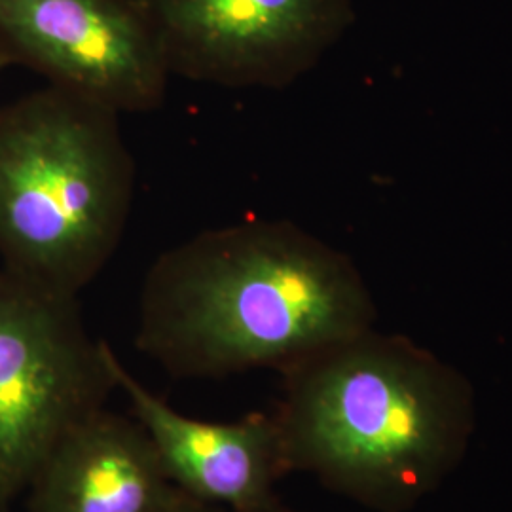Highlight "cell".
<instances>
[{
	"label": "cell",
	"mask_w": 512,
	"mask_h": 512,
	"mask_svg": "<svg viewBox=\"0 0 512 512\" xmlns=\"http://www.w3.org/2000/svg\"><path fill=\"white\" fill-rule=\"evenodd\" d=\"M133 194L120 114L55 86L0 107L2 270L78 296L116 255Z\"/></svg>",
	"instance_id": "3"
},
{
	"label": "cell",
	"mask_w": 512,
	"mask_h": 512,
	"mask_svg": "<svg viewBox=\"0 0 512 512\" xmlns=\"http://www.w3.org/2000/svg\"><path fill=\"white\" fill-rule=\"evenodd\" d=\"M0 512H10V507H4V505H0Z\"/></svg>",
	"instance_id": "11"
},
{
	"label": "cell",
	"mask_w": 512,
	"mask_h": 512,
	"mask_svg": "<svg viewBox=\"0 0 512 512\" xmlns=\"http://www.w3.org/2000/svg\"><path fill=\"white\" fill-rule=\"evenodd\" d=\"M0 50L116 114L160 109L171 78L143 0H0Z\"/></svg>",
	"instance_id": "5"
},
{
	"label": "cell",
	"mask_w": 512,
	"mask_h": 512,
	"mask_svg": "<svg viewBox=\"0 0 512 512\" xmlns=\"http://www.w3.org/2000/svg\"><path fill=\"white\" fill-rule=\"evenodd\" d=\"M8 67H12V63H10V59L6 57V54L0 50V74L4 69H8Z\"/></svg>",
	"instance_id": "10"
},
{
	"label": "cell",
	"mask_w": 512,
	"mask_h": 512,
	"mask_svg": "<svg viewBox=\"0 0 512 512\" xmlns=\"http://www.w3.org/2000/svg\"><path fill=\"white\" fill-rule=\"evenodd\" d=\"M109 344L86 329L78 296L0 270V505L116 389Z\"/></svg>",
	"instance_id": "4"
},
{
	"label": "cell",
	"mask_w": 512,
	"mask_h": 512,
	"mask_svg": "<svg viewBox=\"0 0 512 512\" xmlns=\"http://www.w3.org/2000/svg\"><path fill=\"white\" fill-rule=\"evenodd\" d=\"M348 256L285 220L205 230L148 268L135 346L179 380L287 370L372 329Z\"/></svg>",
	"instance_id": "1"
},
{
	"label": "cell",
	"mask_w": 512,
	"mask_h": 512,
	"mask_svg": "<svg viewBox=\"0 0 512 512\" xmlns=\"http://www.w3.org/2000/svg\"><path fill=\"white\" fill-rule=\"evenodd\" d=\"M175 490L143 425L103 408L57 442L25 494L29 512H152Z\"/></svg>",
	"instance_id": "8"
},
{
	"label": "cell",
	"mask_w": 512,
	"mask_h": 512,
	"mask_svg": "<svg viewBox=\"0 0 512 512\" xmlns=\"http://www.w3.org/2000/svg\"><path fill=\"white\" fill-rule=\"evenodd\" d=\"M171 76L285 88L353 23L351 0H143Z\"/></svg>",
	"instance_id": "6"
},
{
	"label": "cell",
	"mask_w": 512,
	"mask_h": 512,
	"mask_svg": "<svg viewBox=\"0 0 512 512\" xmlns=\"http://www.w3.org/2000/svg\"><path fill=\"white\" fill-rule=\"evenodd\" d=\"M116 391L152 440L169 480L207 503L232 512H294L275 492L289 473L274 414L234 421L188 418L141 384L109 348Z\"/></svg>",
	"instance_id": "7"
},
{
	"label": "cell",
	"mask_w": 512,
	"mask_h": 512,
	"mask_svg": "<svg viewBox=\"0 0 512 512\" xmlns=\"http://www.w3.org/2000/svg\"><path fill=\"white\" fill-rule=\"evenodd\" d=\"M283 374L274 418L289 473L397 512L427 494L465 450V380L403 338L355 334Z\"/></svg>",
	"instance_id": "2"
},
{
	"label": "cell",
	"mask_w": 512,
	"mask_h": 512,
	"mask_svg": "<svg viewBox=\"0 0 512 512\" xmlns=\"http://www.w3.org/2000/svg\"><path fill=\"white\" fill-rule=\"evenodd\" d=\"M152 512H232L219 505L207 503L202 499H196L192 495L184 494L183 490H175L169 495V499L164 501L156 511Z\"/></svg>",
	"instance_id": "9"
}]
</instances>
